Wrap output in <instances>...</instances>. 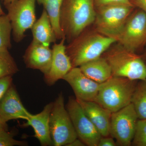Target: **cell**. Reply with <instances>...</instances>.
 <instances>
[{
	"label": "cell",
	"instance_id": "6da1fadb",
	"mask_svg": "<svg viewBox=\"0 0 146 146\" xmlns=\"http://www.w3.org/2000/svg\"><path fill=\"white\" fill-rule=\"evenodd\" d=\"M94 0H63L60 23L65 39L69 42L95 22Z\"/></svg>",
	"mask_w": 146,
	"mask_h": 146
},
{
	"label": "cell",
	"instance_id": "7a4b0ae2",
	"mask_svg": "<svg viewBox=\"0 0 146 146\" xmlns=\"http://www.w3.org/2000/svg\"><path fill=\"white\" fill-rule=\"evenodd\" d=\"M116 42V39L86 29L66 46V51L73 67H79L101 57Z\"/></svg>",
	"mask_w": 146,
	"mask_h": 146
},
{
	"label": "cell",
	"instance_id": "3957f363",
	"mask_svg": "<svg viewBox=\"0 0 146 146\" xmlns=\"http://www.w3.org/2000/svg\"><path fill=\"white\" fill-rule=\"evenodd\" d=\"M102 56L110 66L112 76L133 80L146 79V65L142 57L120 44L112 45Z\"/></svg>",
	"mask_w": 146,
	"mask_h": 146
},
{
	"label": "cell",
	"instance_id": "277c9868",
	"mask_svg": "<svg viewBox=\"0 0 146 146\" xmlns=\"http://www.w3.org/2000/svg\"><path fill=\"white\" fill-rule=\"evenodd\" d=\"M136 80L112 76L100 84L95 102L112 113L131 103Z\"/></svg>",
	"mask_w": 146,
	"mask_h": 146
},
{
	"label": "cell",
	"instance_id": "5b68a950",
	"mask_svg": "<svg viewBox=\"0 0 146 146\" xmlns=\"http://www.w3.org/2000/svg\"><path fill=\"white\" fill-rule=\"evenodd\" d=\"M132 5L111 4L97 7L95 29L104 36L117 39L126 21L133 10Z\"/></svg>",
	"mask_w": 146,
	"mask_h": 146
},
{
	"label": "cell",
	"instance_id": "8992f818",
	"mask_svg": "<svg viewBox=\"0 0 146 146\" xmlns=\"http://www.w3.org/2000/svg\"><path fill=\"white\" fill-rule=\"evenodd\" d=\"M50 125L53 145L66 146L78 138L62 92L53 102Z\"/></svg>",
	"mask_w": 146,
	"mask_h": 146
},
{
	"label": "cell",
	"instance_id": "52a82bcc",
	"mask_svg": "<svg viewBox=\"0 0 146 146\" xmlns=\"http://www.w3.org/2000/svg\"><path fill=\"white\" fill-rule=\"evenodd\" d=\"M36 0H16L4 6L10 20L13 40L21 42L26 36L25 33L31 29L36 21Z\"/></svg>",
	"mask_w": 146,
	"mask_h": 146
},
{
	"label": "cell",
	"instance_id": "ba28073f",
	"mask_svg": "<svg viewBox=\"0 0 146 146\" xmlns=\"http://www.w3.org/2000/svg\"><path fill=\"white\" fill-rule=\"evenodd\" d=\"M117 42L131 52L136 53L146 44V13L140 9L128 17Z\"/></svg>",
	"mask_w": 146,
	"mask_h": 146
},
{
	"label": "cell",
	"instance_id": "9c48e42d",
	"mask_svg": "<svg viewBox=\"0 0 146 146\" xmlns=\"http://www.w3.org/2000/svg\"><path fill=\"white\" fill-rule=\"evenodd\" d=\"M138 119L131 103L112 113L110 136L115 139L117 145H131Z\"/></svg>",
	"mask_w": 146,
	"mask_h": 146
},
{
	"label": "cell",
	"instance_id": "30bf717a",
	"mask_svg": "<svg viewBox=\"0 0 146 146\" xmlns=\"http://www.w3.org/2000/svg\"><path fill=\"white\" fill-rule=\"evenodd\" d=\"M66 108L78 138L86 146H98L102 136L86 116L77 100L74 97H70Z\"/></svg>",
	"mask_w": 146,
	"mask_h": 146
},
{
	"label": "cell",
	"instance_id": "8fae6325",
	"mask_svg": "<svg viewBox=\"0 0 146 146\" xmlns=\"http://www.w3.org/2000/svg\"><path fill=\"white\" fill-rule=\"evenodd\" d=\"M63 80L72 87L77 100L95 102L100 84L89 78L79 67H73Z\"/></svg>",
	"mask_w": 146,
	"mask_h": 146
},
{
	"label": "cell",
	"instance_id": "7c38bea8",
	"mask_svg": "<svg viewBox=\"0 0 146 146\" xmlns=\"http://www.w3.org/2000/svg\"><path fill=\"white\" fill-rule=\"evenodd\" d=\"M65 38L60 40L58 44L53 45L52 57L49 70L44 75L46 83L49 86L54 85L63 77L73 68L70 57L66 51Z\"/></svg>",
	"mask_w": 146,
	"mask_h": 146
},
{
	"label": "cell",
	"instance_id": "4fadbf2b",
	"mask_svg": "<svg viewBox=\"0 0 146 146\" xmlns=\"http://www.w3.org/2000/svg\"><path fill=\"white\" fill-rule=\"evenodd\" d=\"M32 115L24 106L16 87L12 84L0 100V117L7 123L17 119L27 121Z\"/></svg>",
	"mask_w": 146,
	"mask_h": 146
},
{
	"label": "cell",
	"instance_id": "5bb4252c",
	"mask_svg": "<svg viewBox=\"0 0 146 146\" xmlns=\"http://www.w3.org/2000/svg\"><path fill=\"white\" fill-rule=\"evenodd\" d=\"M52 57V49L48 46L33 40L23 56L27 68L38 70L44 75L49 70Z\"/></svg>",
	"mask_w": 146,
	"mask_h": 146
},
{
	"label": "cell",
	"instance_id": "9a60e30c",
	"mask_svg": "<svg viewBox=\"0 0 146 146\" xmlns=\"http://www.w3.org/2000/svg\"><path fill=\"white\" fill-rule=\"evenodd\" d=\"M53 102L48 104L44 107L42 112L36 115H32L25 126H31L34 131V136L39 141L42 146L53 145L51 136L50 117Z\"/></svg>",
	"mask_w": 146,
	"mask_h": 146
},
{
	"label": "cell",
	"instance_id": "2e32d148",
	"mask_svg": "<svg viewBox=\"0 0 146 146\" xmlns=\"http://www.w3.org/2000/svg\"><path fill=\"white\" fill-rule=\"evenodd\" d=\"M77 100L102 136H110L112 112L96 102Z\"/></svg>",
	"mask_w": 146,
	"mask_h": 146
},
{
	"label": "cell",
	"instance_id": "e0dca14e",
	"mask_svg": "<svg viewBox=\"0 0 146 146\" xmlns=\"http://www.w3.org/2000/svg\"><path fill=\"white\" fill-rule=\"evenodd\" d=\"M33 40L48 46L57 40L54 30L46 11L43 9L39 19L36 20L31 28Z\"/></svg>",
	"mask_w": 146,
	"mask_h": 146
},
{
	"label": "cell",
	"instance_id": "ac0fdd59",
	"mask_svg": "<svg viewBox=\"0 0 146 146\" xmlns=\"http://www.w3.org/2000/svg\"><path fill=\"white\" fill-rule=\"evenodd\" d=\"M79 68L86 76L99 84L112 76L110 66L102 56L82 64Z\"/></svg>",
	"mask_w": 146,
	"mask_h": 146
},
{
	"label": "cell",
	"instance_id": "d6986e66",
	"mask_svg": "<svg viewBox=\"0 0 146 146\" xmlns=\"http://www.w3.org/2000/svg\"><path fill=\"white\" fill-rule=\"evenodd\" d=\"M63 1V0H36L39 5L43 6L48 15L57 40L65 38L60 23V10Z\"/></svg>",
	"mask_w": 146,
	"mask_h": 146
},
{
	"label": "cell",
	"instance_id": "ffe728a7",
	"mask_svg": "<svg viewBox=\"0 0 146 146\" xmlns=\"http://www.w3.org/2000/svg\"><path fill=\"white\" fill-rule=\"evenodd\" d=\"M131 103L139 119H146V79L140 80L136 84Z\"/></svg>",
	"mask_w": 146,
	"mask_h": 146
},
{
	"label": "cell",
	"instance_id": "44dd1931",
	"mask_svg": "<svg viewBox=\"0 0 146 146\" xmlns=\"http://www.w3.org/2000/svg\"><path fill=\"white\" fill-rule=\"evenodd\" d=\"M18 71V65L9 50L0 49V78L13 76Z\"/></svg>",
	"mask_w": 146,
	"mask_h": 146
},
{
	"label": "cell",
	"instance_id": "7402d4cb",
	"mask_svg": "<svg viewBox=\"0 0 146 146\" xmlns=\"http://www.w3.org/2000/svg\"><path fill=\"white\" fill-rule=\"evenodd\" d=\"M12 27L7 14L0 15V49L9 50L11 47Z\"/></svg>",
	"mask_w": 146,
	"mask_h": 146
},
{
	"label": "cell",
	"instance_id": "603a6c76",
	"mask_svg": "<svg viewBox=\"0 0 146 146\" xmlns=\"http://www.w3.org/2000/svg\"><path fill=\"white\" fill-rule=\"evenodd\" d=\"M131 145L146 146V119H138Z\"/></svg>",
	"mask_w": 146,
	"mask_h": 146
},
{
	"label": "cell",
	"instance_id": "cb8c5ba5",
	"mask_svg": "<svg viewBox=\"0 0 146 146\" xmlns=\"http://www.w3.org/2000/svg\"><path fill=\"white\" fill-rule=\"evenodd\" d=\"M14 131L3 129L0 130V146H25L28 144L25 141H18L14 139Z\"/></svg>",
	"mask_w": 146,
	"mask_h": 146
},
{
	"label": "cell",
	"instance_id": "d4e9b609",
	"mask_svg": "<svg viewBox=\"0 0 146 146\" xmlns=\"http://www.w3.org/2000/svg\"><path fill=\"white\" fill-rule=\"evenodd\" d=\"M13 76H8L0 78V100L13 84Z\"/></svg>",
	"mask_w": 146,
	"mask_h": 146
},
{
	"label": "cell",
	"instance_id": "484cf974",
	"mask_svg": "<svg viewBox=\"0 0 146 146\" xmlns=\"http://www.w3.org/2000/svg\"><path fill=\"white\" fill-rule=\"evenodd\" d=\"M94 2L97 7L111 4H124L132 5L129 0H94Z\"/></svg>",
	"mask_w": 146,
	"mask_h": 146
},
{
	"label": "cell",
	"instance_id": "4316f807",
	"mask_svg": "<svg viewBox=\"0 0 146 146\" xmlns=\"http://www.w3.org/2000/svg\"><path fill=\"white\" fill-rule=\"evenodd\" d=\"M117 143L112 137H102L99 142L98 146H116Z\"/></svg>",
	"mask_w": 146,
	"mask_h": 146
},
{
	"label": "cell",
	"instance_id": "83f0119b",
	"mask_svg": "<svg viewBox=\"0 0 146 146\" xmlns=\"http://www.w3.org/2000/svg\"><path fill=\"white\" fill-rule=\"evenodd\" d=\"M129 1L134 7H136L146 13V0H129Z\"/></svg>",
	"mask_w": 146,
	"mask_h": 146
},
{
	"label": "cell",
	"instance_id": "f1b7e54d",
	"mask_svg": "<svg viewBox=\"0 0 146 146\" xmlns=\"http://www.w3.org/2000/svg\"><path fill=\"white\" fill-rule=\"evenodd\" d=\"M86 145L78 138H76L72 142L67 145V146H84Z\"/></svg>",
	"mask_w": 146,
	"mask_h": 146
},
{
	"label": "cell",
	"instance_id": "f546056e",
	"mask_svg": "<svg viewBox=\"0 0 146 146\" xmlns=\"http://www.w3.org/2000/svg\"><path fill=\"white\" fill-rule=\"evenodd\" d=\"M5 129L8 130V126L7 123L4 121L0 117V130L2 129Z\"/></svg>",
	"mask_w": 146,
	"mask_h": 146
},
{
	"label": "cell",
	"instance_id": "4dcf8cb0",
	"mask_svg": "<svg viewBox=\"0 0 146 146\" xmlns=\"http://www.w3.org/2000/svg\"><path fill=\"white\" fill-rule=\"evenodd\" d=\"M1 1L2 2L4 5L5 6L7 5L10 3L16 1V0H1Z\"/></svg>",
	"mask_w": 146,
	"mask_h": 146
},
{
	"label": "cell",
	"instance_id": "1f68e13d",
	"mask_svg": "<svg viewBox=\"0 0 146 146\" xmlns=\"http://www.w3.org/2000/svg\"><path fill=\"white\" fill-rule=\"evenodd\" d=\"M5 14V12L3 11L1 6V4H0V15H4V14Z\"/></svg>",
	"mask_w": 146,
	"mask_h": 146
},
{
	"label": "cell",
	"instance_id": "d6a6232c",
	"mask_svg": "<svg viewBox=\"0 0 146 146\" xmlns=\"http://www.w3.org/2000/svg\"></svg>",
	"mask_w": 146,
	"mask_h": 146
}]
</instances>
